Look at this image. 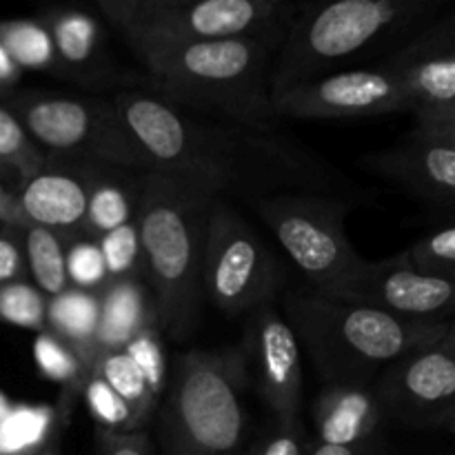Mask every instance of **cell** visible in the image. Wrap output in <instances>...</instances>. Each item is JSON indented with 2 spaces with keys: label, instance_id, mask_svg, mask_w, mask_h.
Masks as SVG:
<instances>
[{
  "label": "cell",
  "instance_id": "1",
  "mask_svg": "<svg viewBox=\"0 0 455 455\" xmlns=\"http://www.w3.org/2000/svg\"><path fill=\"white\" fill-rule=\"evenodd\" d=\"M111 102L145 172L173 173L243 200L296 191L354 198L355 187L340 169L283 132L196 118L149 89H124Z\"/></svg>",
  "mask_w": 455,
  "mask_h": 455
},
{
  "label": "cell",
  "instance_id": "2",
  "mask_svg": "<svg viewBox=\"0 0 455 455\" xmlns=\"http://www.w3.org/2000/svg\"><path fill=\"white\" fill-rule=\"evenodd\" d=\"M283 38L129 44L151 93L180 109L216 111L256 132H280L271 107V62Z\"/></svg>",
  "mask_w": 455,
  "mask_h": 455
},
{
  "label": "cell",
  "instance_id": "3",
  "mask_svg": "<svg viewBox=\"0 0 455 455\" xmlns=\"http://www.w3.org/2000/svg\"><path fill=\"white\" fill-rule=\"evenodd\" d=\"M443 0L300 4L275 52L269 93L394 53L443 12ZM376 60V62H378Z\"/></svg>",
  "mask_w": 455,
  "mask_h": 455
},
{
  "label": "cell",
  "instance_id": "4",
  "mask_svg": "<svg viewBox=\"0 0 455 455\" xmlns=\"http://www.w3.org/2000/svg\"><path fill=\"white\" fill-rule=\"evenodd\" d=\"M216 191L187 178L149 172L138 203L145 275L158 327L182 342L196 331L203 305L200 269Z\"/></svg>",
  "mask_w": 455,
  "mask_h": 455
},
{
  "label": "cell",
  "instance_id": "5",
  "mask_svg": "<svg viewBox=\"0 0 455 455\" xmlns=\"http://www.w3.org/2000/svg\"><path fill=\"white\" fill-rule=\"evenodd\" d=\"M283 309L300 349L327 385L369 387L400 355L455 336L453 323L398 318L315 289L287 291Z\"/></svg>",
  "mask_w": 455,
  "mask_h": 455
},
{
  "label": "cell",
  "instance_id": "6",
  "mask_svg": "<svg viewBox=\"0 0 455 455\" xmlns=\"http://www.w3.org/2000/svg\"><path fill=\"white\" fill-rule=\"evenodd\" d=\"M238 351H189L167 376L163 434L172 455H238L247 434Z\"/></svg>",
  "mask_w": 455,
  "mask_h": 455
},
{
  "label": "cell",
  "instance_id": "7",
  "mask_svg": "<svg viewBox=\"0 0 455 455\" xmlns=\"http://www.w3.org/2000/svg\"><path fill=\"white\" fill-rule=\"evenodd\" d=\"M300 4L280 0H100L127 44L284 38Z\"/></svg>",
  "mask_w": 455,
  "mask_h": 455
},
{
  "label": "cell",
  "instance_id": "8",
  "mask_svg": "<svg viewBox=\"0 0 455 455\" xmlns=\"http://www.w3.org/2000/svg\"><path fill=\"white\" fill-rule=\"evenodd\" d=\"M269 227L274 238L311 289L331 293L363 267L364 258L349 243L345 220L354 200L331 194H274L244 200Z\"/></svg>",
  "mask_w": 455,
  "mask_h": 455
},
{
  "label": "cell",
  "instance_id": "9",
  "mask_svg": "<svg viewBox=\"0 0 455 455\" xmlns=\"http://www.w3.org/2000/svg\"><path fill=\"white\" fill-rule=\"evenodd\" d=\"M284 269L260 231L225 198L216 196L204 235L200 291L227 315L253 314L283 291Z\"/></svg>",
  "mask_w": 455,
  "mask_h": 455
},
{
  "label": "cell",
  "instance_id": "10",
  "mask_svg": "<svg viewBox=\"0 0 455 455\" xmlns=\"http://www.w3.org/2000/svg\"><path fill=\"white\" fill-rule=\"evenodd\" d=\"M9 111L44 154L145 172L111 98L22 93Z\"/></svg>",
  "mask_w": 455,
  "mask_h": 455
},
{
  "label": "cell",
  "instance_id": "11",
  "mask_svg": "<svg viewBox=\"0 0 455 455\" xmlns=\"http://www.w3.org/2000/svg\"><path fill=\"white\" fill-rule=\"evenodd\" d=\"M371 391L385 416L411 429H453L455 336L387 364Z\"/></svg>",
  "mask_w": 455,
  "mask_h": 455
},
{
  "label": "cell",
  "instance_id": "12",
  "mask_svg": "<svg viewBox=\"0 0 455 455\" xmlns=\"http://www.w3.org/2000/svg\"><path fill=\"white\" fill-rule=\"evenodd\" d=\"M278 118H367L416 111L411 92L382 62L336 71L271 93Z\"/></svg>",
  "mask_w": 455,
  "mask_h": 455
},
{
  "label": "cell",
  "instance_id": "13",
  "mask_svg": "<svg viewBox=\"0 0 455 455\" xmlns=\"http://www.w3.org/2000/svg\"><path fill=\"white\" fill-rule=\"evenodd\" d=\"M416 102V124L455 129V16H440L385 56Z\"/></svg>",
  "mask_w": 455,
  "mask_h": 455
},
{
  "label": "cell",
  "instance_id": "14",
  "mask_svg": "<svg viewBox=\"0 0 455 455\" xmlns=\"http://www.w3.org/2000/svg\"><path fill=\"white\" fill-rule=\"evenodd\" d=\"M324 296L418 323H451L455 283L420 275L404 262L403 253H395L387 260H364L355 274Z\"/></svg>",
  "mask_w": 455,
  "mask_h": 455
},
{
  "label": "cell",
  "instance_id": "15",
  "mask_svg": "<svg viewBox=\"0 0 455 455\" xmlns=\"http://www.w3.org/2000/svg\"><path fill=\"white\" fill-rule=\"evenodd\" d=\"M355 164L434 207L453 209L455 129H429L416 124L389 149L360 156Z\"/></svg>",
  "mask_w": 455,
  "mask_h": 455
},
{
  "label": "cell",
  "instance_id": "16",
  "mask_svg": "<svg viewBox=\"0 0 455 455\" xmlns=\"http://www.w3.org/2000/svg\"><path fill=\"white\" fill-rule=\"evenodd\" d=\"M249 315V358L258 394L274 413V422L291 425L300 420L302 404L300 342L274 302Z\"/></svg>",
  "mask_w": 455,
  "mask_h": 455
},
{
  "label": "cell",
  "instance_id": "17",
  "mask_svg": "<svg viewBox=\"0 0 455 455\" xmlns=\"http://www.w3.org/2000/svg\"><path fill=\"white\" fill-rule=\"evenodd\" d=\"M93 167V160L47 154L44 167L22 182L16 194L25 220L62 235L67 243L84 238Z\"/></svg>",
  "mask_w": 455,
  "mask_h": 455
},
{
  "label": "cell",
  "instance_id": "18",
  "mask_svg": "<svg viewBox=\"0 0 455 455\" xmlns=\"http://www.w3.org/2000/svg\"><path fill=\"white\" fill-rule=\"evenodd\" d=\"M52 38L56 67L53 74L83 87H124L129 76L116 67L98 18L83 9L56 7L38 18Z\"/></svg>",
  "mask_w": 455,
  "mask_h": 455
},
{
  "label": "cell",
  "instance_id": "19",
  "mask_svg": "<svg viewBox=\"0 0 455 455\" xmlns=\"http://www.w3.org/2000/svg\"><path fill=\"white\" fill-rule=\"evenodd\" d=\"M315 443L367 447L380 425L382 411L371 385H327L314 403Z\"/></svg>",
  "mask_w": 455,
  "mask_h": 455
},
{
  "label": "cell",
  "instance_id": "20",
  "mask_svg": "<svg viewBox=\"0 0 455 455\" xmlns=\"http://www.w3.org/2000/svg\"><path fill=\"white\" fill-rule=\"evenodd\" d=\"M147 172L96 163L89 187L84 238L98 240L109 231L136 220Z\"/></svg>",
  "mask_w": 455,
  "mask_h": 455
},
{
  "label": "cell",
  "instance_id": "21",
  "mask_svg": "<svg viewBox=\"0 0 455 455\" xmlns=\"http://www.w3.org/2000/svg\"><path fill=\"white\" fill-rule=\"evenodd\" d=\"M100 320H98V354L124 349L147 327L158 324L149 289L140 278L109 283L100 293Z\"/></svg>",
  "mask_w": 455,
  "mask_h": 455
},
{
  "label": "cell",
  "instance_id": "22",
  "mask_svg": "<svg viewBox=\"0 0 455 455\" xmlns=\"http://www.w3.org/2000/svg\"><path fill=\"white\" fill-rule=\"evenodd\" d=\"M98 320H100V300L98 293L67 289L58 296L47 298L44 329L74 349L87 373L98 358Z\"/></svg>",
  "mask_w": 455,
  "mask_h": 455
},
{
  "label": "cell",
  "instance_id": "23",
  "mask_svg": "<svg viewBox=\"0 0 455 455\" xmlns=\"http://www.w3.org/2000/svg\"><path fill=\"white\" fill-rule=\"evenodd\" d=\"M67 240L44 227L29 225L25 229V265L34 287L44 298H53L69 289L65 267Z\"/></svg>",
  "mask_w": 455,
  "mask_h": 455
},
{
  "label": "cell",
  "instance_id": "24",
  "mask_svg": "<svg viewBox=\"0 0 455 455\" xmlns=\"http://www.w3.org/2000/svg\"><path fill=\"white\" fill-rule=\"evenodd\" d=\"M89 373L102 378L129 404V409L136 413L140 425H147L149 416L154 413L156 404H158V398L151 394L140 369L129 358L127 351H100Z\"/></svg>",
  "mask_w": 455,
  "mask_h": 455
},
{
  "label": "cell",
  "instance_id": "25",
  "mask_svg": "<svg viewBox=\"0 0 455 455\" xmlns=\"http://www.w3.org/2000/svg\"><path fill=\"white\" fill-rule=\"evenodd\" d=\"M0 44L18 69H34L53 74L56 53L52 38L40 20L0 22Z\"/></svg>",
  "mask_w": 455,
  "mask_h": 455
},
{
  "label": "cell",
  "instance_id": "26",
  "mask_svg": "<svg viewBox=\"0 0 455 455\" xmlns=\"http://www.w3.org/2000/svg\"><path fill=\"white\" fill-rule=\"evenodd\" d=\"M49 407H16L0 422V455H36L52 435Z\"/></svg>",
  "mask_w": 455,
  "mask_h": 455
},
{
  "label": "cell",
  "instance_id": "27",
  "mask_svg": "<svg viewBox=\"0 0 455 455\" xmlns=\"http://www.w3.org/2000/svg\"><path fill=\"white\" fill-rule=\"evenodd\" d=\"M47 163V154L31 140L20 120L0 107V167L18 173L20 182L34 178Z\"/></svg>",
  "mask_w": 455,
  "mask_h": 455
},
{
  "label": "cell",
  "instance_id": "28",
  "mask_svg": "<svg viewBox=\"0 0 455 455\" xmlns=\"http://www.w3.org/2000/svg\"><path fill=\"white\" fill-rule=\"evenodd\" d=\"M96 243L100 247L109 283L142 278L145 275V256H142L140 234H138L136 220L109 231L102 238H98Z\"/></svg>",
  "mask_w": 455,
  "mask_h": 455
},
{
  "label": "cell",
  "instance_id": "29",
  "mask_svg": "<svg viewBox=\"0 0 455 455\" xmlns=\"http://www.w3.org/2000/svg\"><path fill=\"white\" fill-rule=\"evenodd\" d=\"M403 258L413 271L427 278L455 283V227L447 225L425 238L416 240L411 247L403 249Z\"/></svg>",
  "mask_w": 455,
  "mask_h": 455
},
{
  "label": "cell",
  "instance_id": "30",
  "mask_svg": "<svg viewBox=\"0 0 455 455\" xmlns=\"http://www.w3.org/2000/svg\"><path fill=\"white\" fill-rule=\"evenodd\" d=\"M83 394L93 420L98 422V431H109V434H136V431H142L136 413L102 378L89 373L83 385Z\"/></svg>",
  "mask_w": 455,
  "mask_h": 455
},
{
  "label": "cell",
  "instance_id": "31",
  "mask_svg": "<svg viewBox=\"0 0 455 455\" xmlns=\"http://www.w3.org/2000/svg\"><path fill=\"white\" fill-rule=\"evenodd\" d=\"M34 358L44 378L71 387V389H83L84 380L89 376L87 369L83 367L74 349L58 336H53L52 331H47V329L40 331L38 338H36Z\"/></svg>",
  "mask_w": 455,
  "mask_h": 455
},
{
  "label": "cell",
  "instance_id": "32",
  "mask_svg": "<svg viewBox=\"0 0 455 455\" xmlns=\"http://www.w3.org/2000/svg\"><path fill=\"white\" fill-rule=\"evenodd\" d=\"M47 298L27 280L0 284V323L44 331Z\"/></svg>",
  "mask_w": 455,
  "mask_h": 455
},
{
  "label": "cell",
  "instance_id": "33",
  "mask_svg": "<svg viewBox=\"0 0 455 455\" xmlns=\"http://www.w3.org/2000/svg\"><path fill=\"white\" fill-rule=\"evenodd\" d=\"M65 267L71 289L100 293L109 283L100 247L92 238H76L67 243Z\"/></svg>",
  "mask_w": 455,
  "mask_h": 455
},
{
  "label": "cell",
  "instance_id": "34",
  "mask_svg": "<svg viewBox=\"0 0 455 455\" xmlns=\"http://www.w3.org/2000/svg\"><path fill=\"white\" fill-rule=\"evenodd\" d=\"M124 351L129 354V358L136 363V367L140 369L142 378L149 385L151 394L156 398H160V394L164 391L167 385V360H164V349H163V331H160L158 324H151L138 338H133Z\"/></svg>",
  "mask_w": 455,
  "mask_h": 455
},
{
  "label": "cell",
  "instance_id": "35",
  "mask_svg": "<svg viewBox=\"0 0 455 455\" xmlns=\"http://www.w3.org/2000/svg\"><path fill=\"white\" fill-rule=\"evenodd\" d=\"M309 449L311 443L300 420L291 425L274 422L258 440L251 455H309Z\"/></svg>",
  "mask_w": 455,
  "mask_h": 455
},
{
  "label": "cell",
  "instance_id": "36",
  "mask_svg": "<svg viewBox=\"0 0 455 455\" xmlns=\"http://www.w3.org/2000/svg\"><path fill=\"white\" fill-rule=\"evenodd\" d=\"M25 229L0 222V284L25 280Z\"/></svg>",
  "mask_w": 455,
  "mask_h": 455
},
{
  "label": "cell",
  "instance_id": "37",
  "mask_svg": "<svg viewBox=\"0 0 455 455\" xmlns=\"http://www.w3.org/2000/svg\"><path fill=\"white\" fill-rule=\"evenodd\" d=\"M98 455H151L149 435L145 431L136 434L98 431Z\"/></svg>",
  "mask_w": 455,
  "mask_h": 455
},
{
  "label": "cell",
  "instance_id": "38",
  "mask_svg": "<svg viewBox=\"0 0 455 455\" xmlns=\"http://www.w3.org/2000/svg\"><path fill=\"white\" fill-rule=\"evenodd\" d=\"M0 222H4V225L22 227V229L29 227V222H27L25 216H22L20 207H18L16 196H13L3 182H0Z\"/></svg>",
  "mask_w": 455,
  "mask_h": 455
},
{
  "label": "cell",
  "instance_id": "39",
  "mask_svg": "<svg viewBox=\"0 0 455 455\" xmlns=\"http://www.w3.org/2000/svg\"><path fill=\"white\" fill-rule=\"evenodd\" d=\"M18 78H20V69L13 65V60L0 44V89H12L18 83Z\"/></svg>",
  "mask_w": 455,
  "mask_h": 455
},
{
  "label": "cell",
  "instance_id": "40",
  "mask_svg": "<svg viewBox=\"0 0 455 455\" xmlns=\"http://www.w3.org/2000/svg\"><path fill=\"white\" fill-rule=\"evenodd\" d=\"M309 455H367V447H342V444H311Z\"/></svg>",
  "mask_w": 455,
  "mask_h": 455
},
{
  "label": "cell",
  "instance_id": "41",
  "mask_svg": "<svg viewBox=\"0 0 455 455\" xmlns=\"http://www.w3.org/2000/svg\"><path fill=\"white\" fill-rule=\"evenodd\" d=\"M9 411H12V404H9L7 398H4V395L0 394V422H3L4 418H7Z\"/></svg>",
  "mask_w": 455,
  "mask_h": 455
},
{
  "label": "cell",
  "instance_id": "42",
  "mask_svg": "<svg viewBox=\"0 0 455 455\" xmlns=\"http://www.w3.org/2000/svg\"><path fill=\"white\" fill-rule=\"evenodd\" d=\"M36 455H60L56 451V449H44V451H40V453H36Z\"/></svg>",
  "mask_w": 455,
  "mask_h": 455
},
{
  "label": "cell",
  "instance_id": "43",
  "mask_svg": "<svg viewBox=\"0 0 455 455\" xmlns=\"http://www.w3.org/2000/svg\"><path fill=\"white\" fill-rule=\"evenodd\" d=\"M216 455H225V453H216Z\"/></svg>",
  "mask_w": 455,
  "mask_h": 455
}]
</instances>
